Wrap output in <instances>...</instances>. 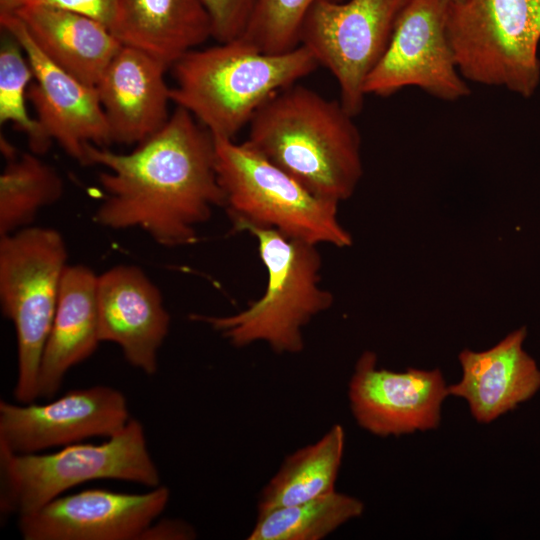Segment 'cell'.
Wrapping results in <instances>:
<instances>
[{
    "instance_id": "10",
    "label": "cell",
    "mask_w": 540,
    "mask_h": 540,
    "mask_svg": "<svg viewBox=\"0 0 540 540\" xmlns=\"http://www.w3.org/2000/svg\"><path fill=\"white\" fill-rule=\"evenodd\" d=\"M449 3L407 0L383 56L366 79V96L386 97L411 86L444 101L470 94L447 34Z\"/></svg>"
},
{
    "instance_id": "6",
    "label": "cell",
    "mask_w": 540,
    "mask_h": 540,
    "mask_svg": "<svg viewBox=\"0 0 540 540\" xmlns=\"http://www.w3.org/2000/svg\"><path fill=\"white\" fill-rule=\"evenodd\" d=\"M119 480L154 488L159 470L144 427L131 417L105 441L74 443L51 453L16 454L0 448V512L30 514L73 487L95 480Z\"/></svg>"
},
{
    "instance_id": "12",
    "label": "cell",
    "mask_w": 540,
    "mask_h": 540,
    "mask_svg": "<svg viewBox=\"0 0 540 540\" xmlns=\"http://www.w3.org/2000/svg\"><path fill=\"white\" fill-rule=\"evenodd\" d=\"M447 396L448 385L440 369L396 372L379 368L372 351L358 358L348 385L357 424L380 437L436 429Z\"/></svg>"
},
{
    "instance_id": "11",
    "label": "cell",
    "mask_w": 540,
    "mask_h": 540,
    "mask_svg": "<svg viewBox=\"0 0 540 540\" xmlns=\"http://www.w3.org/2000/svg\"><path fill=\"white\" fill-rule=\"evenodd\" d=\"M128 402L118 389H74L44 404L0 401V448L40 453L93 437L109 438L129 422Z\"/></svg>"
},
{
    "instance_id": "3",
    "label": "cell",
    "mask_w": 540,
    "mask_h": 540,
    "mask_svg": "<svg viewBox=\"0 0 540 540\" xmlns=\"http://www.w3.org/2000/svg\"><path fill=\"white\" fill-rule=\"evenodd\" d=\"M318 67L302 45L269 54L242 38L217 42L188 51L172 65L176 85L170 97L214 138L235 139L274 94Z\"/></svg>"
},
{
    "instance_id": "15",
    "label": "cell",
    "mask_w": 540,
    "mask_h": 540,
    "mask_svg": "<svg viewBox=\"0 0 540 540\" xmlns=\"http://www.w3.org/2000/svg\"><path fill=\"white\" fill-rule=\"evenodd\" d=\"M101 342L119 346L125 360L152 376L170 327L158 287L137 266L116 265L97 278Z\"/></svg>"
},
{
    "instance_id": "8",
    "label": "cell",
    "mask_w": 540,
    "mask_h": 540,
    "mask_svg": "<svg viewBox=\"0 0 540 540\" xmlns=\"http://www.w3.org/2000/svg\"><path fill=\"white\" fill-rule=\"evenodd\" d=\"M447 34L465 80L524 98L540 83V0L450 2Z\"/></svg>"
},
{
    "instance_id": "30",
    "label": "cell",
    "mask_w": 540,
    "mask_h": 540,
    "mask_svg": "<svg viewBox=\"0 0 540 540\" xmlns=\"http://www.w3.org/2000/svg\"><path fill=\"white\" fill-rule=\"evenodd\" d=\"M458 1H461V0H450V2H458Z\"/></svg>"
},
{
    "instance_id": "23",
    "label": "cell",
    "mask_w": 540,
    "mask_h": 540,
    "mask_svg": "<svg viewBox=\"0 0 540 540\" xmlns=\"http://www.w3.org/2000/svg\"><path fill=\"white\" fill-rule=\"evenodd\" d=\"M363 511L358 498L334 490L304 503L258 513L247 539L320 540Z\"/></svg>"
},
{
    "instance_id": "13",
    "label": "cell",
    "mask_w": 540,
    "mask_h": 540,
    "mask_svg": "<svg viewBox=\"0 0 540 540\" xmlns=\"http://www.w3.org/2000/svg\"><path fill=\"white\" fill-rule=\"evenodd\" d=\"M0 24L20 43L32 68L34 81L28 87L27 99L44 136L81 164L89 145L110 144L95 86L81 82L49 60L16 14H0Z\"/></svg>"
},
{
    "instance_id": "1",
    "label": "cell",
    "mask_w": 540,
    "mask_h": 540,
    "mask_svg": "<svg viewBox=\"0 0 540 540\" xmlns=\"http://www.w3.org/2000/svg\"><path fill=\"white\" fill-rule=\"evenodd\" d=\"M83 165L106 168L95 221L113 230L138 228L164 247L195 243L198 227L224 206L214 137L178 106L130 153L89 145Z\"/></svg>"
},
{
    "instance_id": "9",
    "label": "cell",
    "mask_w": 540,
    "mask_h": 540,
    "mask_svg": "<svg viewBox=\"0 0 540 540\" xmlns=\"http://www.w3.org/2000/svg\"><path fill=\"white\" fill-rule=\"evenodd\" d=\"M406 2L319 0L303 20L299 45L334 76L339 101L354 117L364 105L366 79L383 56Z\"/></svg>"
},
{
    "instance_id": "19",
    "label": "cell",
    "mask_w": 540,
    "mask_h": 540,
    "mask_svg": "<svg viewBox=\"0 0 540 540\" xmlns=\"http://www.w3.org/2000/svg\"><path fill=\"white\" fill-rule=\"evenodd\" d=\"M110 31L171 68L212 37V23L201 0H116Z\"/></svg>"
},
{
    "instance_id": "22",
    "label": "cell",
    "mask_w": 540,
    "mask_h": 540,
    "mask_svg": "<svg viewBox=\"0 0 540 540\" xmlns=\"http://www.w3.org/2000/svg\"><path fill=\"white\" fill-rule=\"evenodd\" d=\"M64 183L33 152L12 155L0 175V237L32 226L41 209L56 203Z\"/></svg>"
},
{
    "instance_id": "29",
    "label": "cell",
    "mask_w": 540,
    "mask_h": 540,
    "mask_svg": "<svg viewBox=\"0 0 540 540\" xmlns=\"http://www.w3.org/2000/svg\"><path fill=\"white\" fill-rule=\"evenodd\" d=\"M24 2L25 0H0V14L15 13Z\"/></svg>"
},
{
    "instance_id": "5",
    "label": "cell",
    "mask_w": 540,
    "mask_h": 540,
    "mask_svg": "<svg viewBox=\"0 0 540 540\" xmlns=\"http://www.w3.org/2000/svg\"><path fill=\"white\" fill-rule=\"evenodd\" d=\"M224 208L236 231L275 229L314 245H352L338 218L339 204L321 198L245 142L214 138Z\"/></svg>"
},
{
    "instance_id": "18",
    "label": "cell",
    "mask_w": 540,
    "mask_h": 540,
    "mask_svg": "<svg viewBox=\"0 0 540 540\" xmlns=\"http://www.w3.org/2000/svg\"><path fill=\"white\" fill-rule=\"evenodd\" d=\"M98 275L84 265L65 268L53 323L42 353L38 398L52 399L66 373L101 343L97 307Z\"/></svg>"
},
{
    "instance_id": "14",
    "label": "cell",
    "mask_w": 540,
    "mask_h": 540,
    "mask_svg": "<svg viewBox=\"0 0 540 540\" xmlns=\"http://www.w3.org/2000/svg\"><path fill=\"white\" fill-rule=\"evenodd\" d=\"M169 499L162 485L144 493L82 490L18 517V530L24 540H141Z\"/></svg>"
},
{
    "instance_id": "2",
    "label": "cell",
    "mask_w": 540,
    "mask_h": 540,
    "mask_svg": "<svg viewBox=\"0 0 540 540\" xmlns=\"http://www.w3.org/2000/svg\"><path fill=\"white\" fill-rule=\"evenodd\" d=\"M315 195L340 203L363 174L361 136L339 100L299 82L255 113L244 141Z\"/></svg>"
},
{
    "instance_id": "24",
    "label": "cell",
    "mask_w": 540,
    "mask_h": 540,
    "mask_svg": "<svg viewBox=\"0 0 540 540\" xmlns=\"http://www.w3.org/2000/svg\"><path fill=\"white\" fill-rule=\"evenodd\" d=\"M34 78L20 43L7 31L0 46V123H12L28 139L31 152L43 154L51 142L44 136L36 118L30 117L27 90Z\"/></svg>"
},
{
    "instance_id": "4",
    "label": "cell",
    "mask_w": 540,
    "mask_h": 540,
    "mask_svg": "<svg viewBox=\"0 0 540 540\" xmlns=\"http://www.w3.org/2000/svg\"><path fill=\"white\" fill-rule=\"evenodd\" d=\"M266 268L263 295L245 309L227 316L192 315L209 325L231 345L266 343L278 354L304 349L303 328L333 304V295L320 286L321 256L317 245L271 229L248 226Z\"/></svg>"
},
{
    "instance_id": "26",
    "label": "cell",
    "mask_w": 540,
    "mask_h": 540,
    "mask_svg": "<svg viewBox=\"0 0 540 540\" xmlns=\"http://www.w3.org/2000/svg\"><path fill=\"white\" fill-rule=\"evenodd\" d=\"M212 23V38L228 42L242 36L256 0H201Z\"/></svg>"
},
{
    "instance_id": "21",
    "label": "cell",
    "mask_w": 540,
    "mask_h": 540,
    "mask_svg": "<svg viewBox=\"0 0 540 540\" xmlns=\"http://www.w3.org/2000/svg\"><path fill=\"white\" fill-rule=\"evenodd\" d=\"M344 447V429L336 424L315 443L286 457L262 489L258 513L304 503L334 491Z\"/></svg>"
},
{
    "instance_id": "25",
    "label": "cell",
    "mask_w": 540,
    "mask_h": 540,
    "mask_svg": "<svg viewBox=\"0 0 540 540\" xmlns=\"http://www.w3.org/2000/svg\"><path fill=\"white\" fill-rule=\"evenodd\" d=\"M317 1L256 0L248 24L239 38L269 54L293 50L299 46L303 20Z\"/></svg>"
},
{
    "instance_id": "16",
    "label": "cell",
    "mask_w": 540,
    "mask_h": 540,
    "mask_svg": "<svg viewBox=\"0 0 540 540\" xmlns=\"http://www.w3.org/2000/svg\"><path fill=\"white\" fill-rule=\"evenodd\" d=\"M169 67L138 48L122 45L95 85L111 143L139 144L169 119Z\"/></svg>"
},
{
    "instance_id": "20",
    "label": "cell",
    "mask_w": 540,
    "mask_h": 540,
    "mask_svg": "<svg viewBox=\"0 0 540 540\" xmlns=\"http://www.w3.org/2000/svg\"><path fill=\"white\" fill-rule=\"evenodd\" d=\"M16 14L30 36L54 64L95 86L123 45L101 22L43 5H26Z\"/></svg>"
},
{
    "instance_id": "7",
    "label": "cell",
    "mask_w": 540,
    "mask_h": 540,
    "mask_svg": "<svg viewBox=\"0 0 540 540\" xmlns=\"http://www.w3.org/2000/svg\"><path fill=\"white\" fill-rule=\"evenodd\" d=\"M67 248L57 230L29 226L0 237V305L16 332L18 403L38 398L42 353L55 316L67 267Z\"/></svg>"
},
{
    "instance_id": "17",
    "label": "cell",
    "mask_w": 540,
    "mask_h": 540,
    "mask_svg": "<svg viewBox=\"0 0 540 540\" xmlns=\"http://www.w3.org/2000/svg\"><path fill=\"white\" fill-rule=\"evenodd\" d=\"M526 337L523 326L489 349L459 353L461 377L448 393L465 400L478 423L493 422L540 390V368L524 349Z\"/></svg>"
},
{
    "instance_id": "27",
    "label": "cell",
    "mask_w": 540,
    "mask_h": 540,
    "mask_svg": "<svg viewBox=\"0 0 540 540\" xmlns=\"http://www.w3.org/2000/svg\"><path fill=\"white\" fill-rule=\"evenodd\" d=\"M26 5H43L78 13L101 22L109 29L116 10V0H25L23 6Z\"/></svg>"
},
{
    "instance_id": "28",
    "label": "cell",
    "mask_w": 540,
    "mask_h": 540,
    "mask_svg": "<svg viewBox=\"0 0 540 540\" xmlns=\"http://www.w3.org/2000/svg\"><path fill=\"white\" fill-rule=\"evenodd\" d=\"M194 529L181 520H155L141 540H187L195 538Z\"/></svg>"
}]
</instances>
